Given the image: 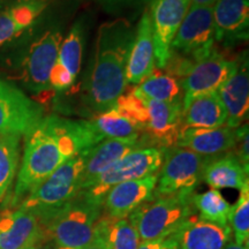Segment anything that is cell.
I'll list each match as a JSON object with an SVG mask.
<instances>
[{"label": "cell", "mask_w": 249, "mask_h": 249, "mask_svg": "<svg viewBox=\"0 0 249 249\" xmlns=\"http://www.w3.org/2000/svg\"><path fill=\"white\" fill-rule=\"evenodd\" d=\"M48 6L46 0H20L0 11V46L34 26Z\"/></svg>", "instance_id": "obj_24"}, {"label": "cell", "mask_w": 249, "mask_h": 249, "mask_svg": "<svg viewBox=\"0 0 249 249\" xmlns=\"http://www.w3.org/2000/svg\"><path fill=\"white\" fill-rule=\"evenodd\" d=\"M150 15L156 66L163 71L171 55V44L191 7V0H151Z\"/></svg>", "instance_id": "obj_12"}, {"label": "cell", "mask_w": 249, "mask_h": 249, "mask_svg": "<svg viewBox=\"0 0 249 249\" xmlns=\"http://www.w3.org/2000/svg\"><path fill=\"white\" fill-rule=\"evenodd\" d=\"M114 107L124 117H126L141 134L143 133L148 123V108L145 101L136 97L132 90H129V91H124L117 99Z\"/></svg>", "instance_id": "obj_32"}, {"label": "cell", "mask_w": 249, "mask_h": 249, "mask_svg": "<svg viewBox=\"0 0 249 249\" xmlns=\"http://www.w3.org/2000/svg\"><path fill=\"white\" fill-rule=\"evenodd\" d=\"M133 93L143 101L172 103L182 101L183 91L179 79L156 70L134 88Z\"/></svg>", "instance_id": "obj_27"}, {"label": "cell", "mask_w": 249, "mask_h": 249, "mask_svg": "<svg viewBox=\"0 0 249 249\" xmlns=\"http://www.w3.org/2000/svg\"><path fill=\"white\" fill-rule=\"evenodd\" d=\"M218 0H191V6H210L213 7Z\"/></svg>", "instance_id": "obj_37"}, {"label": "cell", "mask_w": 249, "mask_h": 249, "mask_svg": "<svg viewBox=\"0 0 249 249\" xmlns=\"http://www.w3.org/2000/svg\"><path fill=\"white\" fill-rule=\"evenodd\" d=\"M227 114L217 92H209L193 98L182 108V127L216 128L226 126Z\"/></svg>", "instance_id": "obj_25"}, {"label": "cell", "mask_w": 249, "mask_h": 249, "mask_svg": "<svg viewBox=\"0 0 249 249\" xmlns=\"http://www.w3.org/2000/svg\"><path fill=\"white\" fill-rule=\"evenodd\" d=\"M193 204L200 219L217 224L219 226H229L231 204L218 189L211 188L210 191L202 193V194L194 193Z\"/></svg>", "instance_id": "obj_28"}, {"label": "cell", "mask_w": 249, "mask_h": 249, "mask_svg": "<svg viewBox=\"0 0 249 249\" xmlns=\"http://www.w3.org/2000/svg\"><path fill=\"white\" fill-rule=\"evenodd\" d=\"M216 49L213 7L191 6L171 44V54L192 62L203 60Z\"/></svg>", "instance_id": "obj_8"}, {"label": "cell", "mask_w": 249, "mask_h": 249, "mask_svg": "<svg viewBox=\"0 0 249 249\" xmlns=\"http://www.w3.org/2000/svg\"><path fill=\"white\" fill-rule=\"evenodd\" d=\"M90 123L102 140L126 139L141 135V132L116 107L97 114Z\"/></svg>", "instance_id": "obj_30"}, {"label": "cell", "mask_w": 249, "mask_h": 249, "mask_svg": "<svg viewBox=\"0 0 249 249\" xmlns=\"http://www.w3.org/2000/svg\"><path fill=\"white\" fill-rule=\"evenodd\" d=\"M103 141L90 120L48 116L26 135L23 157L9 205L17 207L71 157Z\"/></svg>", "instance_id": "obj_1"}, {"label": "cell", "mask_w": 249, "mask_h": 249, "mask_svg": "<svg viewBox=\"0 0 249 249\" xmlns=\"http://www.w3.org/2000/svg\"><path fill=\"white\" fill-rule=\"evenodd\" d=\"M46 236L35 214L18 207L0 213V249H35Z\"/></svg>", "instance_id": "obj_15"}, {"label": "cell", "mask_w": 249, "mask_h": 249, "mask_svg": "<svg viewBox=\"0 0 249 249\" xmlns=\"http://www.w3.org/2000/svg\"><path fill=\"white\" fill-rule=\"evenodd\" d=\"M229 226L234 233V242L248 245L249 242V185L240 189V195L234 205H231Z\"/></svg>", "instance_id": "obj_31"}, {"label": "cell", "mask_w": 249, "mask_h": 249, "mask_svg": "<svg viewBox=\"0 0 249 249\" xmlns=\"http://www.w3.org/2000/svg\"><path fill=\"white\" fill-rule=\"evenodd\" d=\"M85 152L65 161L21 202L20 208L30 211L39 222L51 217L81 192Z\"/></svg>", "instance_id": "obj_6"}, {"label": "cell", "mask_w": 249, "mask_h": 249, "mask_svg": "<svg viewBox=\"0 0 249 249\" xmlns=\"http://www.w3.org/2000/svg\"><path fill=\"white\" fill-rule=\"evenodd\" d=\"M35 249H43V248H39V247H37V248H35Z\"/></svg>", "instance_id": "obj_39"}, {"label": "cell", "mask_w": 249, "mask_h": 249, "mask_svg": "<svg viewBox=\"0 0 249 249\" xmlns=\"http://www.w3.org/2000/svg\"><path fill=\"white\" fill-rule=\"evenodd\" d=\"M224 249H249V248H248V245L241 246V245H238V244H236V242H234V241L230 240V241L226 244L225 247H224Z\"/></svg>", "instance_id": "obj_38"}, {"label": "cell", "mask_w": 249, "mask_h": 249, "mask_svg": "<svg viewBox=\"0 0 249 249\" xmlns=\"http://www.w3.org/2000/svg\"><path fill=\"white\" fill-rule=\"evenodd\" d=\"M217 93L226 110V126L234 129L242 126L248 119L249 112V60L247 51L236 57L234 71L220 86Z\"/></svg>", "instance_id": "obj_17"}, {"label": "cell", "mask_w": 249, "mask_h": 249, "mask_svg": "<svg viewBox=\"0 0 249 249\" xmlns=\"http://www.w3.org/2000/svg\"><path fill=\"white\" fill-rule=\"evenodd\" d=\"M156 67L155 45L152 37L151 20L148 9L143 12L135 29L132 48L126 67L127 85L141 83L150 75Z\"/></svg>", "instance_id": "obj_21"}, {"label": "cell", "mask_w": 249, "mask_h": 249, "mask_svg": "<svg viewBox=\"0 0 249 249\" xmlns=\"http://www.w3.org/2000/svg\"><path fill=\"white\" fill-rule=\"evenodd\" d=\"M21 138L11 134H0V201L14 181L20 160Z\"/></svg>", "instance_id": "obj_29"}, {"label": "cell", "mask_w": 249, "mask_h": 249, "mask_svg": "<svg viewBox=\"0 0 249 249\" xmlns=\"http://www.w3.org/2000/svg\"><path fill=\"white\" fill-rule=\"evenodd\" d=\"M236 140L235 145L233 148L232 152L238 158L239 161L244 165V167L249 171V132H248V124L246 123L242 126L235 128Z\"/></svg>", "instance_id": "obj_33"}, {"label": "cell", "mask_w": 249, "mask_h": 249, "mask_svg": "<svg viewBox=\"0 0 249 249\" xmlns=\"http://www.w3.org/2000/svg\"><path fill=\"white\" fill-rule=\"evenodd\" d=\"M103 204L90 201L81 191L73 200L42 223L46 240L57 247L82 248L96 242Z\"/></svg>", "instance_id": "obj_4"}, {"label": "cell", "mask_w": 249, "mask_h": 249, "mask_svg": "<svg viewBox=\"0 0 249 249\" xmlns=\"http://www.w3.org/2000/svg\"><path fill=\"white\" fill-rule=\"evenodd\" d=\"M108 249H138L141 240L128 218H113L103 213L97 224V239Z\"/></svg>", "instance_id": "obj_26"}, {"label": "cell", "mask_w": 249, "mask_h": 249, "mask_svg": "<svg viewBox=\"0 0 249 249\" xmlns=\"http://www.w3.org/2000/svg\"><path fill=\"white\" fill-rule=\"evenodd\" d=\"M231 234L230 226H219L196 216L163 241L173 249H224Z\"/></svg>", "instance_id": "obj_20"}, {"label": "cell", "mask_w": 249, "mask_h": 249, "mask_svg": "<svg viewBox=\"0 0 249 249\" xmlns=\"http://www.w3.org/2000/svg\"><path fill=\"white\" fill-rule=\"evenodd\" d=\"M57 249H108L107 246H105L103 242L101 241H96L93 244L87 246V247H82V248H65V247H57Z\"/></svg>", "instance_id": "obj_36"}, {"label": "cell", "mask_w": 249, "mask_h": 249, "mask_svg": "<svg viewBox=\"0 0 249 249\" xmlns=\"http://www.w3.org/2000/svg\"><path fill=\"white\" fill-rule=\"evenodd\" d=\"M141 135L126 139H105L85 152V167L81 178V191H86L108 167L134 149L141 148Z\"/></svg>", "instance_id": "obj_19"}, {"label": "cell", "mask_w": 249, "mask_h": 249, "mask_svg": "<svg viewBox=\"0 0 249 249\" xmlns=\"http://www.w3.org/2000/svg\"><path fill=\"white\" fill-rule=\"evenodd\" d=\"M86 43V26L83 20H77L62 38L55 64L50 74L52 91L59 93L70 91L75 85L82 64Z\"/></svg>", "instance_id": "obj_14"}, {"label": "cell", "mask_w": 249, "mask_h": 249, "mask_svg": "<svg viewBox=\"0 0 249 249\" xmlns=\"http://www.w3.org/2000/svg\"><path fill=\"white\" fill-rule=\"evenodd\" d=\"M235 67L236 57L229 58L216 46L207 58L193 65L187 75L180 80L183 91L182 108L197 96L217 92Z\"/></svg>", "instance_id": "obj_11"}, {"label": "cell", "mask_w": 249, "mask_h": 249, "mask_svg": "<svg viewBox=\"0 0 249 249\" xmlns=\"http://www.w3.org/2000/svg\"><path fill=\"white\" fill-rule=\"evenodd\" d=\"M235 140V129L227 126L216 128L182 127L176 147L188 149L203 157H213L232 151Z\"/></svg>", "instance_id": "obj_22"}, {"label": "cell", "mask_w": 249, "mask_h": 249, "mask_svg": "<svg viewBox=\"0 0 249 249\" xmlns=\"http://www.w3.org/2000/svg\"><path fill=\"white\" fill-rule=\"evenodd\" d=\"M17 1H20V0H17Z\"/></svg>", "instance_id": "obj_40"}, {"label": "cell", "mask_w": 249, "mask_h": 249, "mask_svg": "<svg viewBox=\"0 0 249 249\" xmlns=\"http://www.w3.org/2000/svg\"><path fill=\"white\" fill-rule=\"evenodd\" d=\"M43 105L0 79V134L26 136L43 120Z\"/></svg>", "instance_id": "obj_10"}, {"label": "cell", "mask_w": 249, "mask_h": 249, "mask_svg": "<svg viewBox=\"0 0 249 249\" xmlns=\"http://www.w3.org/2000/svg\"><path fill=\"white\" fill-rule=\"evenodd\" d=\"M135 29L124 18L107 21L98 28L93 58L82 89L87 108L93 113L114 107L126 91V67Z\"/></svg>", "instance_id": "obj_2"}, {"label": "cell", "mask_w": 249, "mask_h": 249, "mask_svg": "<svg viewBox=\"0 0 249 249\" xmlns=\"http://www.w3.org/2000/svg\"><path fill=\"white\" fill-rule=\"evenodd\" d=\"M195 192L152 197L129 214L141 242L164 240L197 216L193 204Z\"/></svg>", "instance_id": "obj_3"}, {"label": "cell", "mask_w": 249, "mask_h": 249, "mask_svg": "<svg viewBox=\"0 0 249 249\" xmlns=\"http://www.w3.org/2000/svg\"><path fill=\"white\" fill-rule=\"evenodd\" d=\"M205 158L188 149L173 147L165 151L158 173L154 196L173 195L181 192H195L202 180Z\"/></svg>", "instance_id": "obj_9"}, {"label": "cell", "mask_w": 249, "mask_h": 249, "mask_svg": "<svg viewBox=\"0 0 249 249\" xmlns=\"http://www.w3.org/2000/svg\"><path fill=\"white\" fill-rule=\"evenodd\" d=\"M247 171L232 151L205 158L202 180L213 189H241L249 185Z\"/></svg>", "instance_id": "obj_23"}, {"label": "cell", "mask_w": 249, "mask_h": 249, "mask_svg": "<svg viewBox=\"0 0 249 249\" xmlns=\"http://www.w3.org/2000/svg\"><path fill=\"white\" fill-rule=\"evenodd\" d=\"M96 1L107 11H119V9L124 8L150 4L151 0H96Z\"/></svg>", "instance_id": "obj_34"}, {"label": "cell", "mask_w": 249, "mask_h": 249, "mask_svg": "<svg viewBox=\"0 0 249 249\" xmlns=\"http://www.w3.org/2000/svg\"><path fill=\"white\" fill-rule=\"evenodd\" d=\"M60 24H52L27 39L20 58L15 61L13 77L38 97L51 96L50 74L62 42Z\"/></svg>", "instance_id": "obj_5"}, {"label": "cell", "mask_w": 249, "mask_h": 249, "mask_svg": "<svg viewBox=\"0 0 249 249\" xmlns=\"http://www.w3.org/2000/svg\"><path fill=\"white\" fill-rule=\"evenodd\" d=\"M148 108V123L143 130L140 143L147 147L171 149L176 147L182 128V101L165 103L145 101ZM141 134V135H142Z\"/></svg>", "instance_id": "obj_13"}, {"label": "cell", "mask_w": 249, "mask_h": 249, "mask_svg": "<svg viewBox=\"0 0 249 249\" xmlns=\"http://www.w3.org/2000/svg\"><path fill=\"white\" fill-rule=\"evenodd\" d=\"M214 42L232 49L249 37L248 0H218L213 7Z\"/></svg>", "instance_id": "obj_16"}, {"label": "cell", "mask_w": 249, "mask_h": 249, "mask_svg": "<svg viewBox=\"0 0 249 249\" xmlns=\"http://www.w3.org/2000/svg\"><path fill=\"white\" fill-rule=\"evenodd\" d=\"M165 151L156 147L134 149L108 167L89 188L82 192L90 201L103 204L105 195L113 186L157 173L163 164Z\"/></svg>", "instance_id": "obj_7"}, {"label": "cell", "mask_w": 249, "mask_h": 249, "mask_svg": "<svg viewBox=\"0 0 249 249\" xmlns=\"http://www.w3.org/2000/svg\"><path fill=\"white\" fill-rule=\"evenodd\" d=\"M158 173L113 186L103 201V213L113 218H127L154 196Z\"/></svg>", "instance_id": "obj_18"}, {"label": "cell", "mask_w": 249, "mask_h": 249, "mask_svg": "<svg viewBox=\"0 0 249 249\" xmlns=\"http://www.w3.org/2000/svg\"><path fill=\"white\" fill-rule=\"evenodd\" d=\"M161 241L163 240H154V241H145L141 242L138 249H160Z\"/></svg>", "instance_id": "obj_35"}]
</instances>
